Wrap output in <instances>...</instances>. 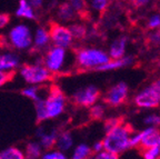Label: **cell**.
<instances>
[{"label":"cell","mask_w":160,"mask_h":159,"mask_svg":"<svg viewBox=\"0 0 160 159\" xmlns=\"http://www.w3.org/2000/svg\"><path fill=\"white\" fill-rule=\"evenodd\" d=\"M133 62L132 56H127V57H122L120 59H110L107 64L100 66L96 69V71H110V70H116L120 69V68L127 67V66L131 65Z\"/></svg>","instance_id":"ac0fdd59"},{"label":"cell","mask_w":160,"mask_h":159,"mask_svg":"<svg viewBox=\"0 0 160 159\" xmlns=\"http://www.w3.org/2000/svg\"><path fill=\"white\" fill-rule=\"evenodd\" d=\"M106 109L103 105L95 104L89 108V117L92 120H101L105 117Z\"/></svg>","instance_id":"4316f807"},{"label":"cell","mask_w":160,"mask_h":159,"mask_svg":"<svg viewBox=\"0 0 160 159\" xmlns=\"http://www.w3.org/2000/svg\"><path fill=\"white\" fill-rule=\"evenodd\" d=\"M140 136H141V140H140L139 147L142 150L149 149L158 146L160 139V129L156 127H147L142 131H140Z\"/></svg>","instance_id":"8fae6325"},{"label":"cell","mask_w":160,"mask_h":159,"mask_svg":"<svg viewBox=\"0 0 160 159\" xmlns=\"http://www.w3.org/2000/svg\"><path fill=\"white\" fill-rule=\"evenodd\" d=\"M143 159H160V148L158 146L145 149L142 151Z\"/></svg>","instance_id":"f546056e"},{"label":"cell","mask_w":160,"mask_h":159,"mask_svg":"<svg viewBox=\"0 0 160 159\" xmlns=\"http://www.w3.org/2000/svg\"><path fill=\"white\" fill-rule=\"evenodd\" d=\"M128 38L126 36H120L116 38L109 48V57L110 59H120L125 57L126 46H127Z\"/></svg>","instance_id":"9a60e30c"},{"label":"cell","mask_w":160,"mask_h":159,"mask_svg":"<svg viewBox=\"0 0 160 159\" xmlns=\"http://www.w3.org/2000/svg\"><path fill=\"white\" fill-rule=\"evenodd\" d=\"M15 77V71H0V88L10 82Z\"/></svg>","instance_id":"1f68e13d"},{"label":"cell","mask_w":160,"mask_h":159,"mask_svg":"<svg viewBox=\"0 0 160 159\" xmlns=\"http://www.w3.org/2000/svg\"><path fill=\"white\" fill-rule=\"evenodd\" d=\"M133 129L129 124H121L115 129L106 132L102 141L103 150L116 155L123 154L129 149V139L132 135Z\"/></svg>","instance_id":"6da1fadb"},{"label":"cell","mask_w":160,"mask_h":159,"mask_svg":"<svg viewBox=\"0 0 160 159\" xmlns=\"http://www.w3.org/2000/svg\"><path fill=\"white\" fill-rule=\"evenodd\" d=\"M158 147L160 148V139H159V142H158Z\"/></svg>","instance_id":"b9f144b4"},{"label":"cell","mask_w":160,"mask_h":159,"mask_svg":"<svg viewBox=\"0 0 160 159\" xmlns=\"http://www.w3.org/2000/svg\"><path fill=\"white\" fill-rule=\"evenodd\" d=\"M133 102L139 108H157L160 105V99L152 87L149 86L136 95Z\"/></svg>","instance_id":"30bf717a"},{"label":"cell","mask_w":160,"mask_h":159,"mask_svg":"<svg viewBox=\"0 0 160 159\" xmlns=\"http://www.w3.org/2000/svg\"><path fill=\"white\" fill-rule=\"evenodd\" d=\"M68 51L67 49L59 47H51L46 51L42 59V65L49 70L50 74H59L63 71L67 64Z\"/></svg>","instance_id":"52a82bcc"},{"label":"cell","mask_w":160,"mask_h":159,"mask_svg":"<svg viewBox=\"0 0 160 159\" xmlns=\"http://www.w3.org/2000/svg\"><path fill=\"white\" fill-rule=\"evenodd\" d=\"M73 144H75V139H73L72 134L70 131L63 130V131L58 134L57 141H56V148H57V150L66 154V152L69 151L72 148Z\"/></svg>","instance_id":"d6986e66"},{"label":"cell","mask_w":160,"mask_h":159,"mask_svg":"<svg viewBox=\"0 0 160 159\" xmlns=\"http://www.w3.org/2000/svg\"><path fill=\"white\" fill-rule=\"evenodd\" d=\"M71 35H72L73 40H83L88 36V30L83 23H72L69 27Z\"/></svg>","instance_id":"484cf974"},{"label":"cell","mask_w":160,"mask_h":159,"mask_svg":"<svg viewBox=\"0 0 160 159\" xmlns=\"http://www.w3.org/2000/svg\"><path fill=\"white\" fill-rule=\"evenodd\" d=\"M0 159H26L25 152L15 146L8 147L0 151Z\"/></svg>","instance_id":"cb8c5ba5"},{"label":"cell","mask_w":160,"mask_h":159,"mask_svg":"<svg viewBox=\"0 0 160 159\" xmlns=\"http://www.w3.org/2000/svg\"><path fill=\"white\" fill-rule=\"evenodd\" d=\"M11 17L8 13H0V29H3L9 25Z\"/></svg>","instance_id":"8d00e7d4"},{"label":"cell","mask_w":160,"mask_h":159,"mask_svg":"<svg viewBox=\"0 0 160 159\" xmlns=\"http://www.w3.org/2000/svg\"><path fill=\"white\" fill-rule=\"evenodd\" d=\"M101 97V91L95 85L80 88L72 95V102L78 107L90 108Z\"/></svg>","instance_id":"ba28073f"},{"label":"cell","mask_w":160,"mask_h":159,"mask_svg":"<svg viewBox=\"0 0 160 159\" xmlns=\"http://www.w3.org/2000/svg\"><path fill=\"white\" fill-rule=\"evenodd\" d=\"M121 124H123L122 117H111V118H108V119H106L105 122H103V129H105L106 132H109L110 130L115 129L116 127L120 126Z\"/></svg>","instance_id":"83f0119b"},{"label":"cell","mask_w":160,"mask_h":159,"mask_svg":"<svg viewBox=\"0 0 160 159\" xmlns=\"http://www.w3.org/2000/svg\"><path fill=\"white\" fill-rule=\"evenodd\" d=\"M48 89L49 87H45L42 85L41 86H28L21 90V95L35 102L45 98L47 96Z\"/></svg>","instance_id":"2e32d148"},{"label":"cell","mask_w":160,"mask_h":159,"mask_svg":"<svg viewBox=\"0 0 160 159\" xmlns=\"http://www.w3.org/2000/svg\"><path fill=\"white\" fill-rule=\"evenodd\" d=\"M68 3L71 6L78 17L88 19L90 16V10L88 7L87 0H68Z\"/></svg>","instance_id":"44dd1931"},{"label":"cell","mask_w":160,"mask_h":159,"mask_svg":"<svg viewBox=\"0 0 160 159\" xmlns=\"http://www.w3.org/2000/svg\"><path fill=\"white\" fill-rule=\"evenodd\" d=\"M143 124L148 125L149 127L159 128L160 127V115H157V114L149 115V116L143 118Z\"/></svg>","instance_id":"4dcf8cb0"},{"label":"cell","mask_w":160,"mask_h":159,"mask_svg":"<svg viewBox=\"0 0 160 159\" xmlns=\"http://www.w3.org/2000/svg\"><path fill=\"white\" fill-rule=\"evenodd\" d=\"M128 95H129L128 85L123 81H120L107 90V92L103 95L102 101L110 107H118L127 101Z\"/></svg>","instance_id":"9c48e42d"},{"label":"cell","mask_w":160,"mask_h":159,"mask_svg":"<svg viewBox=\"0 0 160 159\" xmlns=\"http://www.w3.org/2000/svg\"><path fill=\"white\" fill-rule=\"evenodd\" d=\"M140 140H141L140 132L132 134L130 136V139H129V148H137V147H139Z\"/></svg>","instance_id":"d590c367"},{"label":"cell","mask_w":160,"mask_h":159,"mask_svg":"<svg viewBox=\"0 0 160 159\" xmlns=\"http://www.w3.org/2000/svg\"><path fill=\"white\" fill-rule=\"evenodd\" d=\"M58 130L51 129L46 130L45 127H39L37 129V137L39 139V144L42 148V150H51L56 147V141L58 137Z\"/></svg>","instance_id":"7c38bea8"},{"label":"cell","mask_w":160,"mask_h":159,"mask_svg":"<svg viewBox=\"0 0 160 159\" xmlns=\"http://www.w3.org/2000/svg\"><path fill=\"white\" fill-rule=\"evenodd\" d=\"M32 31L25 23L16 25L8 33L10 46L17 50H27L32 47Z\"/></svg>","instance_id":"5b68a950"},{"label":"cell","mask_w":160,"mask_h":159,"mask_svg":"<svg viewBox=\"0 0 160 159\" xmlns=\"http://www.w3.org/2000/svg\"><path fill=\"white\" fill-rule=\"evenodd\" d=\"M26 159H40L42 155V148L38 141H29L25 147Z\"/></svg>","instance_id":"7402d4cb"},{"label":"cell","mask_w":160,"mask_h":159,"mask_svg":"<svg viewBox=\"0 0 160 159\" xmlns=\"http://www.w3.org/2000/svg\"><path fill=\"white\" fill-rule=\"evenodd\" d=\"M91 154H92L91 147L82 142L73 148V151L69 159H88L89 157H91Z\"/></svg>","instance_id":"603a6c76"},{"label":"cell","mask_w":160,"mask_h":159,"mask_svg":"<svg viewBox=\"0 0 160 159\" xmlns=\"http://www.w3.org/2000/svg\"><path fill=\"white\" fill-rule=\"evenodd\" d=\"M15 15L18 18H23V19L28 20L36 19V11L27 3V0H19L18 7L15 11Z\"/></svg>","instance_id":"ffe728a7"},{"label":"cell","mask_w":160,"mask_h":159,"mask_svg":"<svg viewBox=\"0 0 160 159\" xmlns=\"http://www.w3.org/2000/svg\"><path fill=\"white\" fill-rule=\"evenodd\" d=\"M92 159H120L119 155L112 154V152L101 150L100 152H97L92 156Z\"/></svg>","instance_id":"d6a6232c"},{"label":"cell","mask_w":160,"mask_h":159,"mask_svg":"<svg viewBox=\"0 0 160 159\" xmlns=\"http://www.w3.org/2000/svg\"><path fill=\"white\" fill-rule=\"evenodd\" d=\"M87 3L89 9H92L100 16H102L109 8L110 0H87Z\"/></svg>","instance_id":"d4e9b609"},{"label":"cell","mask_w":160,"mask_h":159,"mask_svg":"<svg viewBox=\"0 0 160 159\" xmlns=\"http://www.w3.org/2000/svg\"><path fill=\"white\" fill-rule=\"evenodd\" d=\"M67 97L65 92L58 87L57 85L49 86L47 96L43 98L46 118L47 120L56 119L65 112Z\"/></svg>","instance_id":"3957f363"},{"label":"cell","mask_w":160,"mask_h":159,"mask_svg":"<svg viewBox=\"0 0 160 159\" xmlns=\"http://www.w3.org/2000/svg\"><path fill=\"white\" fill-rule=\"evenodd\" d=\"M76 65L82 70H96L110 60L107 52L99 48H80L76 50Z\"/></svg>","instance_id":"7a4b0ae2"},{"label":"cell","mask_w":160,"mask_h":159,"mask_svg":"<svg viewBox=\"0 0 160 159\" xmlns=\"http://www.w3.org/2000/svg\"><path fill=\"white\" fill-rule=\"evenodd\" d=\"M47 29L48 33H49L50 42L55 47L63 48V49L71 48L73 44V38L69 27L58 23V21H51Z\"/></svg>","instance_id":"8992f818"},{"label":"cell","mask_w":160,"mask_h":159,"mask_svg":"<svg viewBox=\"0 0 160 159\" xmlns=\"http://www.w3.org/2000/svg\"><path fill=\"white\" fill-rule=\"evenodd\" d=\"M27 3L31 6L33 10L41 9L43 7V0H27Z\"/></svg>","instance_id":"74e56055"},{"label":"cell","mask_w":160,"mask_h":159,"mask_svg":"<svg viewBox=\"0 0 160 159\" xmlns=\"http://www.w3.org/2000/svg\"><path fill=\"white\" fill-rule=\"evenodd\" d=\"M148 28L151 30L160 29V16L159 15H153L149 18V20H148Z\"/></svg>","instance_id":"836d02e7"},{"label":"cell","mask_w":160,"mask_h":159,"mask_svg":"<svg viewBox=\"0 0 160 159\" xmlns=\"http://www.w3.org/2000/svg\"><path fill=\"white\" fill-rule=\"evenodd\" d=\"M40 159H69V157L65 152H61L57 149H51L43 152Z\"/></svg>","instance_id":"f1b7e54d"},{"label":"cell","mask_w":160,"mask_h":159,"mask_svg":"<svg viewBox=\"0 0 160 159\" xmlns=\"http://www.w3.org/2000/svg\"><path fill=\"white\" fill-rule=\"evenodd\" d=\"M88 159H92V156H91V157H89V158H88Z\"/></svg>","instance_id":"7bdbcfd3"},{"label":"cell","mask_w":160,"mask_h":159,"mask_svg":"<svg viewBox=\"0 0 160 159\" xmlns=\"http://www.w3.org/2000/svg\"><path fill=\"white\" fill-rule=\"evenodd\" d=\"M151 87H152V89L156 91V94L158 95V97H159L160 99V78H158V79H156L155 81L152 82V84L150 85Z\"/></svg>","instance_id":"60d3db41"},{"label":"cell","mask_w":160,"mask_h":159,"mask_svg":"<svg viewBox=\"0 0 160 159\" xmlns=\"http://www.w3.org/2000/svg\"><path fill=\"white\" fill-rule=\"evenodd\" d=\"M56 16H57V19L60 23H71L78 17L77 13H75V10L68 3V1L67 3H61L60 5L57 6Z\"/></svg>","instance_id":"e0dca14e"},{"label":"cell","mask_w":160,"mask_h":159,"mask_svg":"<svg viewBox=\"0 0 160 159\" xmlns=\"http://www.w3.org/2000/svg\"><path fill=\"white\" fill-rule=\"evenodd\" d=\"M151 0H130V3L135 8H141L147 6Z\"/></svg>","instance_id":"f35d334b"},{"label":"cell","mask_w":160,"mask_h":159,"mask_svg":"<svg viewBox=\"0 0 160 159\" xmlns=\"http://www.w3.org/2000/svg\"><path fill=\"white\" fill-rule=\"evenodd\" d=\"M50 38L48 29L45 27H38L32 35V48L38 51H42L49 47Z\"/></svg>","instance_id":"4fadbf2b"},{"label":"cell","mask_w":160,"mask_h":159,"mask_svg":"<svg viewBox=\"0 0 160 159\" xmlns=\"http://www.w3.org/2000/svg\"><path fill=\"white\" fill-rule=\"evenodd\" d=\"M148 42L152 45H160V29L153 30V33L148 36Z\"/></svg>","instance_id":"e575fe53"},{"label":"cell","mask_w":160,"mask_h":159,"mask_svg":"<svg viewBox=\"0 0 160 159\" xmlns=\"http://www.w3.org/2000/svg\"><path fill=\"white\" fill-rule=\"evenodd\" d=\"M19 72L23 81L29 86H41L50 81L53 77L52 74H50L49 70H47V68L42 65V62L22 65Z\"/></svg>","instance_id":"277c9868"},{"label":"cell","mask_w":160,"mask_h":159,"mask_svg":"<svg viewBox=\"0 0 160 159\" xmlns=\"http://www.w3.org/2000/svg\"><path fill=\"white\" fill-rule=\"evenodd\" d=\"M91 150L92 152L97 154V152H100L101 150H103V146H102V141H96L95 144L91 147Z\"/></svg>","instance_id":"ab89813d"},{"label":"cell","mask_w":160,"mask_h":159,"mask_svg":"<svg viewBox=\"0 0 160 159\" xmlns=\"http://www.w3.org/2000/svg\"><path fill=\"white\" fill-rule=\"evenodd\" d=\"M20 65V58L12 52L0 54V71H15Z\"/></svg>","instance_id":"5bb4252c"}]
</instances>
